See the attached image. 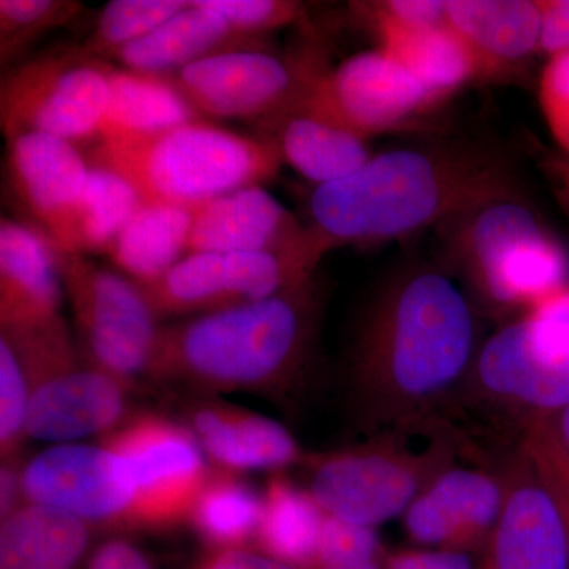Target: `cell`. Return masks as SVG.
I'll use <instances>...</instances> for the list:
<instances>
[{
	"label": "cell",
	"mask_w": 569,
	"mask_h": 569,
	"mask_svg": "<svg viewBox=\"0 0 569 569\" xmlns=\"http://www.w3.org/2000/svg\"><path fill=\"white\" fill-rule=\"evenodd\" d=\"M63 295L58 253L39 228L0 222V329L26 331L61 317Z\"/></svg>",
	"instance_id": "obj_21"
},
{
	"label": "cell",
	"mask_w": 569,
	"mask_h": 569,
	"mask_svg": "<svg viewBox=\"0 0 569 569\" xmlns=\"http://www.w3.org/2000/svg\"><path fill=\"white\" fill-rule=\"evenodd\" d=\"M312 73L264 50H241L194 62L167 80L203 119L271 122L293 110Z\"/></svg>",
	"instance_id": "obj_15"
},
{
	"label": "cell",
	"mask_w": 569,
	"mask_h": 569,
	"mask_svg": "<svg viewBox=\"0 0 569 569\" xmlns=\"http://www.w3.org/2000/svg\"><path fill=\"white\" fill-rule=\"evenodd\" d=\"M2 337L28 378V438L54 445L100 440L133 413L134 387L86 362L62 317Z\"/></svg>",
	"instance_id": "obj_7"
},
{
	"label": "cell",
	"mask_w": 569,
	"mask_h": 569,
	"mask_svg": "<svg viewBox=\"0 0 569 569\" xmlns=\"http://www.w3.org/2000/svg\"><path fill=\"white\" fill-rule=\"evenodd\" d=\"M432 104L421 84L383 50L361 52L335 70L313 71L288 114H302L365 138L400 129Z\"/></svg>",
	"instance_id": "obj_14"
},
{
	"label": "cell",
	"mask_w": 569,
	"mask_h": 569,
	"mask_svg": "<svg viewBox=\"0 0 569 569\" xmlns=\"http://www.w3.org/2000/svg\"><path fill=\"white\" fill-rule=\"evenodd\" d=\"M471 396L522 426L553 421L569 406V287L498 329L466 378Z\"/></svg>",
	"instance_id": "obj_6"
},
{
	"label": "cell",
	"mask_w": 569,
	"mask_h": 569,
	"mask_svg": "<svg viewBox=\"0 0 569 569\" xmlns=\"http://www.w3.org/2000/svg\"><path fill=\"white\" fill-rule=\"evenodd\" d=\"M326 512L307 489L282 471L272 473L263 490V512L253 549L295 569L316 563Z\"/></svg>",
	"instance_id": "obj_28"
},
{
	"label": "cell",
	"mask_w": 569,
	"mask_h": 569,
	"mask_svg": "<svg viewBox=\"0 0 569 569\" xmlns=\"http://www.w3.org/2000/svg\"><path fill=\"white\" fill-rule=\"evenodd\" d=\"M272 140L283 162L318 186L342 181L372 159L362 138L309 116L277 119Z\"/></svg>",
	"instance_id": "obj_30"
},
{
	"label": "cell",
	"mask_w": 569,
	"mask_h": 569,
	"mask_svg": "<svg viewBox=\"0 0 569 569\" xmlns=\"http://www.w3.org/2000/svg\"><path fill=\"white\" fill-rule=\"evenodd\" d=\"M222 14L236 32L247 39L263 41L264 33L301 20L305 7L290 0H204Z\"/></svg>",
	"instance_id": "obj_36"
},
{
	"label": "cell",
	"mask_w": 569,
	"mask_h": 569,
	"mask_svg": "<svg viewBox=\"0 0 569 569\" xmlns=\"http://www.w3.org/2000/svg\"><path fill=\"white\" fill-rule=\"evenodd\" d=\"M385 569H477L471 553L456 550L400 549L387 552Z\"/></svg>",
	"instance_id": "obj_40"
},
{
	"label": "cell",
	"mask_w": 569,
	"mask_h": 569,
	"mask_svg": "<svg viewBox=\"0 0 569 569\" xmlns=\"http://www.w3.org/2000/svg\"><path fill=\"white\" fill-rule=\"evenodd\" d=\"M523 455L529 458L538 477L545 481L567 523L569 537V456L560 447L552 425L535 427L520 443Z\"/></svg>",
	"instance_id": "obj_37"
},
{
	"label": "cell",
	"mask_w": 569,
	"mask_h": 569,
	"mask_svg": "<svg viewBox=\"0 0 569 569\" xmlns=\"http://www.w3.org/2000/svg\"><path fill=\"white\" fill-rule=\"evenodd\" d=\"M197 252L274 253L320 263L328 250L271 193L253 186L198 208L189 238V253Z\"/></svg>",
	"instance_id": "obj_17"
},
{
	"label": "cell",
	"mask_w": 569,
	"mask_h": 569,
	"mask_svg": "<svg viewBox=\"0 0 569 569\" xmlns=\"http://www.w3.org/2000/svg\"><path fill=\"white\" fill-rule=\"evenodd\" d=\"M241 50H264L263 41L236 32L204 0H189L186 9L112 59L122 69L167 78L211 56Z\"/></svg>",
	"instance_id": "obj_22"
},
{
	"label": "cell",
	"mask_w": 569,
	"mask_h": 569,
	"mask_svg": "<svg viewBox=\"0 0 569 569\" xmlns=\"http://www.w3.org/2000/svg\"><path fill=\"white\" fill-rule=\"evenodd\" d=\"M22 458L2 460L0 466V520L9 518L18 508L26 505L22 492Z\"/></svg>",
	"instance_id": "obj_43"
},
{
	"label": "cell",
	"mask_w": 569,
	"mask_h": 569,
	"mask_svg": "<svg viewBox=\"0 0 569 569\" xmlns=\"http://www.w3.org/2000/svg\"><path fill=\"white\" fill-rule=\"evenodd\" d=\"M553 433H556L557 440H559L560 447L565 449V452L569 456V406L565 407L563 410L557 415L552 421Z\"/></svg>",
	"instance_id": "obj_46"
},
{
	"label": "cell",
	"mask_w": 569,
	"mask_h": 569,
	"mask_svg": "<svg viewBox=\"0 0 569 569\" xmlns=\"http://www.w3.org/2000/svg\"><path fill=\"white\" fill-rule=\"evenodd\" d=\"M26 503L69 512L93 531H146L129 463L102 445H52L22 466Z\"/></svg>",
	"instance_id": "obj_11"
},
{
	"label": "cell",
	"mask_w": 569,
	"mask_h": 569,
	"mask_svg": "<svg viewBox=\"0 0 569 569\" xmlns=\"http://www.w3.org/2000/svg\"><path fill=\"white\" fill-rule=\"evenodd\" d=\"M519 197L500 157L478 149H396L342 181L318 186L310 230L326 250L373 244L455 222L481 206Z\"/></svg>",
	"instance_id": "obj_3"
},
{
	"label": "cell",
	"mask_w": 569,
	"mask_h": 569,
	"mask_svg": "<svg viewBox=\"0 0 569 569\" xmlns=\"http://www.w3.org/2000/svg\"><path fill=\"white\" fill-rule=\"evenodd\" d=\"M56 253L82 358L134 387L148 376L159 339V318L151 305L129 277L84 254Z\"/></svg>",
	"instance_id": "obj_9"
},
{
	"label": "cell",
	"mask_w": 569,
	"mask_h": 569,
	"mask_svg": "<svg viewBox=\"0 0 569 569\" xmlns=\"http://www.w3.org/2000/svg\"><path fill=\"white\" fill-rule=\"evenodd\" d=\"M539 104L550 134L569 157V50L550 56L542 69Z\"/></svg>",
	"instance_id": "obj_38"
},
{
	"label": "cell",
	"mask_w": 569,
	"mask_h": 569,
	"mask_svg": "<svg viewBox=\"0 0 569 569\" xmlns=\"http://www.w3.org/2000/svg\"><path fill=\"white\" fill-rule=\"evenodd\" d=\"M263 512V492L244 475L213 468L194 500L189 523L209 552L253 549Z\"/></svg>",
	"instance_id": "obj_29"
},
{
	"label": "cell",
	"mask_w": 569,
	"mask_h": 569,
	"mask_svg": "<svg viewBox=\"0 0 569 569\" xmlns=\"http://www.w3.org/2000/svg\"><path fill=\"white\" fill-rule=\"evenodd\" d=\"M373 24L407 29H429L449 24L447 2L441 0H389L365 7Z\"/></svg>",
	"instance_id": "obj_39"
},
{
	"label": "cell",
	"mask_w": 569,
	"mask_h": 569,
	"mask_svg": "<svg viewBox=\"0 0 569 569\" xmlns=\"http://www.w3.org/2000/svg\"><path fill=\"white\" fill-rule=\"evenodd\" d=\"M7 141L14 197L56 250L63 252L91 164L73 142L51 134L28 132Z\"/></svg>",
	"instance_id": "obj_19"
},
{
	"label": "cell",
	"mask_w": 569,
	"mask_h": 569,
	"mask_svg": "<svg viewBox=\"0 0 569 569\" xmlns=\"http://www.w3.org/2000/svg\"><path fill=\"white\" fill-rule=\"evenodd\" d=\"M108 82L110 99L99 142L152 137L186 123L204 121L167 78L110 67Z\"/></svg>",
	"instance_id": "obj_25"
},
{
	"label": "cell",
	"mask_w": 569,
	"mask_h": 569,
	"mask_svg": "<svg viewBox=\"0 0 569 569\" xmlns=\"http://www.w3.org/2000/svg\"><path fill=\"white\" fill-rule=\"evenodd\" d=\"M107 62L82 48L44 52L6 71L0 126L7 140L36 132L70 142L99 140L110 99Z\"/></svg>",
	"instance_id": "obj_10"
},
{
	"label": "cell",
	"mask_w": 569,
	"mask_h": 569,
	"mask_svg": "<svg viewBox=\"0 0 569 569\" xmlns=\"http://www.w3.org/2000/svg\"><path fill=\"white\" fill-rule=\"evenodd\" d=\"M212 553H217L228 569H295L274 559H269V557L257 552L254 549L227 550V552Z\"/></svg>",
	"instance_id": "obj_45"
},
{
	"label": "cell",
	"mask_w": 569,
	"mask_h": 569,
	"mask_svg": "<svg viewBox=\"0 0 569 569\" xmlns=\"http://www.w3.org/2000/svg\"><path fill=\"white\" fill-rule=\"evenodd\" d=\"M456 222L460 263L498 310H529L569 287L567 252L519 197L481 206Z\"/></svg>",
	"instance_id": "obj_8"
},
{
	"label": "cell",
	"mask_w": 569,
	"mask_h": 569,
	"mask_svg": "<svg viewBox=\"0 0 569 569\" xmlns=\"http://www.w3.org/2000/svg\"><path fill=\"white\" fill-rule=\"evenodd\" d=\"M417 427L378 432L346 448L306 452V489L326 515L358 526L376 529L406 515L415 498L455 466V437L441 430L426 448H415L408 437Z\"/></svg>",
	"instance_id": "obj_5"
},
{
	"label": "cell",
	"mask_w": 569,
	"mask_h": 569,
	"mask_svg": "<svg viewBox=\"0 0 569 569\" xmlns=\"http://www.w3.org/2000/svg\"><path fill=\"white\" fill-rule=\"evenodd\" d=\"M29 391L28 378L22 372L13 348L0 337V458H21L22 447L29 440L28 426Z\"/></svg>",
	"instance_id": "obj_35"
},
{
	"label": "cell",
	"mask_w": 569,
	"mask_h": 569,
	"mask_svg": "<svg viewBox=\"0 0 569 569\" xmlns=\"http://www.w3.org/2000/svg\"><path fill=\"white\" fill-rule=\"evenodd\" d=\"M387 550L372 527L326 515L316 563L310 569H385Z\"/></svg>",
	"instance_id": "obj_34"
},
{
	"label": "cell",
	"mask_w": 569,
	"mask_h": 569,
	"mask_svg": "<svg viewBox=\"0 0 569 569\" xmlns=\"http://www.w3.org/2000/svg\"><path fill=\"white\" fill-rule=\"evenodd\" d=\"M475 339L473 310L448 276H396L356 326L346 372L351 417L372 433L438 421V407L470 372Z\"/></svg>",
	"instance_id": "obj_1"
},
{
	"label": "cell",
	"mask_w": 569,
	"mask_h": 569,
	"mask_svg": "<svg viewBox=\"0 0 569 569\" xmlns=\"http://www.w3.org/2000/svg\"><path fill=\"white\" fill-rule=\"evenodd\" d=\"M178 400L179 421L197 438L213 468L244 475L258 470L279 473L301 467L307 451L274 419L224 402L220 397Z\"/></svg>",
	"instance_id": "obj_20"
},
{
	"label": "cell",
	"mask_w": 569,
	"mask_h": 569,
	"mask_svg": "<svg viewBox=\"0 0 569 569\" xmlns=\"http://www.w3.org/2000/svg\"><path fill=\"white\" fill-rule=\"evenodd\" d=\"M448 22L477 52L482 70L539 50L541 13L530 0H447Z\"/></svg>",
	"instance_id": "obj_26"
},
{
	"label": "cell",
	"mask_w": 569,
	"mask_h": 569,
	"mask_svg": "<svg viewBox=\"0 0 569 569\" xmlns=\"http://www.w3.org/2000/svg\"><path fill=\"white\" fill-rule=\"evenodd\" d=\"M381 48L421 84L432 103L482 70L473 48L449 24L429 29L377 24Z\"/></svg>",
	"instance_id": "obj_27"
},
{
	"label": "cell",
	"mask_w": 569,
	"mask_h": 569,
	"mask_svg": "<svg viewBox=\"0 0 569 569\" xmlns=\"http://www.w3.org/2000/svg\"><path fill=\"white\" fill-rule=\"evenodd\" d=\"M84 569H153L151 561L132 541L112 537L97 546Z\"/></svg>",
	"instance_id": "obj_41"
},
{
	"label": "cell",
	"mask_w": 569,
	"mask_h": 569,
	"mask_svg": "<svg viewBox=\"0 0 569 569\" xmlns=\"http://www.w3.org/2000/svg\"><path fill=\"white\" fill-rule=\"evenodd\" d=\"M99 443L129 463L140 493L146 531H168L189 523L212 466L197 438L178 418L134 410Z\"/></svg>",
	"instance_id": "obj_12"
},
{
	"label": "cell",
	"mask_w": 569,
	"mask_h": 569,
	"mask_svg": "<svg viewBox=\"0 0 569 569\" xmlns=\"http://www.w3.org/2000/svg\"><path fill=\"white\" fill-rule=\"evenodd\" d=\"M141 203L132 183L108 168L91 164L63 253H107Z\"/></svg>",
	"instance_id": "obj_31"
},
{
	"label": "cell",
	"mask_w": 569,
	"mask_h": 569,
	"mask_svg": "<svg viewBox=\"0 0 569 569\" xmlns=\"http://www.w3.org/2000/svg\"><path fill=\"white\" fill-rule=\"evenodd\" d=\"M192 569H228L224 567L223 561L219 559L217 553L209 552V556L206 559L201 560L197 567Z\"/></svg>",
	"instance_id": "obj_47"
},
{
	"label": "cell",
	"mask_w": 569,
	"mask_h": 569,
	"mask_svg": "<svg viewBox=\"0 0 569 569\" xmlns=\"http://www.w3.org/2000/svg\"><path fill=\"white\" fill-rule=\"evenodd\" d=\"M541 171L569 223V157H546L541 160Z\"/></svg>",
	"instance_id": "obj_44"
},
{
	"label": "cell",
	"mask_w": 569,
	"mask_h": 569,
	"mask_svg": "<svg viewBox=\"0 0 569 569\" xmlns=\"http://www.w3.org/2000/svg\"><path fill=\"white\" fill-rule=\"evenodd\" d=\"M508 493L507 475L451 466L403 515L408 537L429 548L482 552L496 530Z\"/></svg>",
	"instance_id": "obj_16"
},
{
	"label": "cell",
	"mask_w": 569,
	"mask_h": 569,
	"mask_svg": "<svg viewBox=\"0 0 569 569\" xmlns=\"http://www.w3.org/2000/svg\"><path fill=\"white\" fill-rule=\"evenodd\" d=\"M316 261L274 253H189L156 282L138 284L159 320L252 305L316 277Z\"/></svg>",
	"instance_id": "obj_13"
},
{
	"label": "cell",
	"mask_w": 569,
	"mask_h": 569,
	"mask_svg": "<svg viewBox=\"0 0 569 569\" xmlns=\"http://www.w3.org/2000/svg\"><path fill=\"white\" fill-rule=\"evenodd\" d=\"M198 208L142 201L104 254L132 282H156L189 253Z\"/></svg>",
	"instance_id": "obj_24"
},
{
	"label": "cell",
	"mask_w": 569,
	"mask_h": 569,
	"mask_svg": "<svg viewBox=\"0 0 569 569\" xmlns=\"http://www.w3.org/2000/svg\"><path fill=\"white\" fill-rule=\"evenodd\" d=\"M507 477V501L477 569H569L563 515L522 449Z\"/></svg>",
	"instance_id": "obj_18"
},
{
	"label": "cell",
	"mask_w": 569,
	"mask_h": 569,
	"mask_svg": "<svg viewBox=\"0 0 569 569\" xmlns=\"http://www.w3.org/2000/svg\"><path fill=\"white\" fill-rule=\"evenodd\" d=\"M82 10L70 0H0V62L18 66L43 33L62 28Z\"/></svg>",
	"instance_id": "obj_33"
},
{
	"label": "cell",
	"mask_w": 569,
	"mask_h": 569,
	"mask_svg": "<svg viewBox=\"0 0 569 569\" xmlns=\"http://www.w3.org/2000/svg\"><path fill=\"white\" fill-rule=\"evenodd\" d=\"M93 533L61 509L22 505L0 520V569H77Z\"/></svg>",
	"instance_id": "obj_23"
},
{
	"label": "cell",
	"mask_w": 569,
	"mask_h": 569,
	"mask_svg": "<svg viewBox=\"0 0 569 569\" xmlns=\"http://www.w3.org/2000/svg\"><path fill=\"white\" fill-rule=\"evenodd\" d=\"M88 162L132 183L142 201L201 206L234 190L271 181L283 159L276 141L204 121L152 137L100 141Z\"/></svg>",
	"instance_id": "obj_4"
},
{
	"label": "cell",
	"mask_w": 569,
	"mask_h": 569,
	"mask_svg": "<svg viewBox=\"0 0 569 569\" xmlns=\"http://www.w3.org/2000/svg\"><path fill=\"white\" fill-rule=\"evenodd\" d=\"M541 39L539 51L559 54L569 50V0H539Z\"/></svg>",
	"instance_id": "obj_42"
},
{
	"label": "cell",
	"mask_w": 569,
	"mask_h": 569,
	"mask_svg": "<svg viewBox=\"0 0 569 569\" xmlns=\"http://www.w3.org/2000/svg\"><path fill=\"white\" fill-rule=\"evenodd\" d=\"M187 3L189 0H112L100 11L91 36L81 48L100 61L112 59L123 48L159 29L186 9Z\"/></svg>",
	"instance_id": "obj_32"
},
{
	"label": "cell",
	"mask_w": 569,
	"mask_h": 569,
	"mask_svg": "<svg viewBox=\"0 0 569 569\" xmlns=\"http://www.w3.org/2000/svg\"><path fill=\"white\" fill-rule=\"evenodd\" d=\"M321 305L313 277L263 301L160 326L146 378L176 399L252 395L293 406L312 372Z\"/></svg>",
	"instance_id": "obj_2"
}]
</instances>
